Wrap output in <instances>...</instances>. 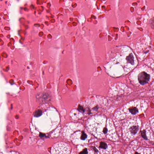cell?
Segmentation results:
<instances>
[{
    "instance_id": "obj_1",
    "label": "cell",
    "mask_w": 154,
    "mask_h": 154,
    "mask_svg": "<svg viewBox=\"0 0 154 154\" xmlns=\"http://www.w3.org/2000/svg\"><path fill=\"white\" fill-rule=\"evenodd\" d=\"M116 49L113 57L105 66L106 72L114 77L127 74L138 64L135 54L128 47L121 46Z\"/></svg>"
},
{
    "instance_id": "obj_2",
    "label": "cell",
    "mask_w": 154,
    "mask_h": 154,
    "mask_svg": "<svg viewBox=\"0 0 154 154\" xmlns=\"http://www.w3.org/2000/svg\"><path fill=\"white\" fill-rule=\"evenodd\" d=\"M36 125L40 128H51L59 121V114L53 107L45 104L40 106L33 115Z\"/></svg>"
},
{
    "instance_id": "obj_3",
    "label": "cell",
    "mask_w": 154,
    "mask_h": 154,
    "mask_svg": "<svg viewBox=\"0 0 154 154\" xmlns=\"http://www.w3.org/2000/svg\"><path fill=\"white\" fill-rule=\"evenodd\" d=\"M86 126L88 131L96 136L97 134L106 135L115 132L111 119L103 115H97L91 117L87 121Z\"/></svg>"
},
{
    "instance_id": "obj_4",
    "label": "cell",
    "mask_w": 154,
    "mask_h": 154,
    "mask_svg": "<svg viewBox=\"0 0 154 154\" xmlns=\"http://www.w3.org/2000/svg\"><path fill=\"white\" fill-rule=\"evenodd\" d=\"M147 106V103L143 100L131 101L118 109L116 112L115 116L118 119L133 117L144 112Z\"/></svg>"
},
{
    "instance_id": "obj_5",
    "label": "cell",
    "mask_w": 154,
    "mask_h": 154,
    "mask_svg": "<svg viewBox=\"0 0 154 154\" xmlns=\"http://www.w3.org/2000/svg\"><path fill=\"white\" fill-rule=\"evenodd\" d=\"M154 78L153 72L149 67L143 66L134 69L130 79L137 86H143L149 84Z\"/></svg>"
},
{
    "instance_id": "obj_6",
    "label": "cell",
    "mask_w": 154,
    "mask_h": 154,
    "mask_svg": "<svg viewBox=\"0 0 154 154\" xmlns=\"http://www.w3.org/2000/svg\"><path fill=\"white\" fill-rule=\"evenodd\" d=\"M83 126L77 123H70L67 124L64 128V132L68 139L73 142L80 139L84 140L87 137L86 134L82 130Z\"/></svg>"
},
{
    "instance_id": "obj_7",
    "label": "cell",
    "mask_w": 154,
    "mask_h": 154,
    "mask_svg": "<svg viewBox=\"0 0 154 154\" xmlns=\"http://www.w3.org/2000/svg\"><path fill=\"white\" fill-rule=\"evenodd\" d=\"M141 124L140 119L137 117L133 118L126 122L122 127L125 138L131 139L134 137L139 130Z\"/></svg>"
},
{
    "instance_id": "obj_8",
    "label": "cell",
    "mask_w": 154,
    "mask_h": 154,
    "mask_svg": "<svg viewBox=\"0 0 154 154\" xmlns=\"http://www.w3.org/2000/svg\"><path fill=\"white\" fill-rule=\"evenodd\" d=\"M70 148L68 145L63 142H59L52 147V154H69Z\"/></svg>"
},
{
    "instance_id": "obj_9",
    "label": "cell",
    "mask_w": 154,
    "mask_h": 154,
    "mask_svg": "<svg viewBox=\"0 0 154 154\" xmlns=\"http://www.w3.org/2000/svg\"><path fill=\"white\" fill-rule=\"evenodd\" d=\"M108 147V146L106 143L104 142H101L100 143L99 148L103 149H106Z\"/></svg>"
},
{
    "instance_id": "obj_10",
    "label": "cell",
    "mask_w": 154,
    "mask_h": 154,
    "mask_svg": "<svg viewBox=\"0 0 154 154\" xmlns=\"http://www.w3.org/2000/svg\"><path fill=\"white\" fill-rule=\"evenodd\" d=\"M8 154H18L17 153H16V152H11L9 153Z\"/></svg>"
}]
</instances>
